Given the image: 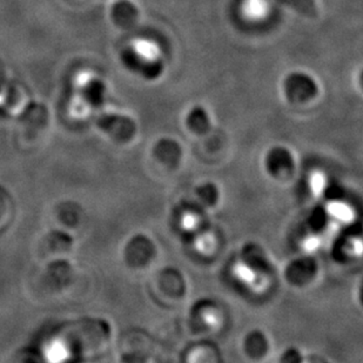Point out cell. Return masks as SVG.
Returning <instances> with one entry per match:
<instances>
[{"label": "cell", "mask_w": 363, "mask_h": 363, "mask_svg": "<svg viewBox=\"0 0 363 363\" xmlns=\"http://www.w3.org/2000/svg\"><path fill=\"white\" fill-rule=\"evenodd\" d=\"M101 325L91 320H80L60 325L57 332L59 346L69 354L91 357L105 347V334Z\"/></svg>", "instance_id": "6da1fadb"}, {"label": "cell", "mask_w": 363, "mask_h": 363, "mask_svg": "<svg viewBox=\"0 0 363 363\" xmlns=\"http://www.w3.org/2000/svg\"><path fill=\"white\" fill-rule=\"evenodd\" d=\"M284 89L288 99L293 103H306L318 94V84L312 77L294 72L284 79Z\"/></svg>", "instance_id": "7a4b0ae2"}, {"label": "cell", "mask_w": 363, "mask_h": 363, "mask_svg": "<svg viewBox=\"0 0 363 363\" xmlns=\"http://www.w3.org/2000/svg\"><path fill=\"white\" fill-rule=\"evenodd\" d=\"M187 123L193 130L203 132L209 126L208 114L205 108L199 106L194 107L187 116Z\"/></svg>", "instance_id": "3957f363"}, {"label": "cell", "mask_w": 363, "mask_h": 363, "mask_svg": "<svg viewBox=\"0 0 363 363\" xmlns=\"http://www.w3.org/2000/svg\"><path fill=\"white\" fill-rule=\"evenodd\" d=\"M280 1L288 6L293 7L294 10L305 16L313 17L316 14L315 0H280Z\"/></svg>", "instance_id": "277c9868"}, {"label": "cell", "mask_w": 363, "mask_h": 363, "mask_svg": "<svg viewBox=\"0 0 363 363\" xmlns=\"http://www.w3.org/2000/svg\"><path fill=\"white\" fill-rule=\"evenodd\" d=\"M329 211L332 213V216H335L337 219L343 220V221H347L352 218L350 209L343 203H332V206L329 207Z\"/></svg>", "instance_id": "5b68a950"}, {"label": "cell", "mask_w": 363, "mask_h": 363, "mask_svg": "<svg viewBox=\"0 0 363 363\" xmlns=\"http://www.w3.org/2000/svg\"><path fill=\"white\" fill-rule=\"evenodd\" d=\"M235 274L238 275V278L240 279V281L246 282V284L254 281L253 272L245 264H238L235 267Z\"/></svg>", "instance_id": "8992f818"}, {"label": "cell", "mask_w": 363, "mask_h": 363, "mask_svg": "<svg viewBox=\"0 0 363 363\" xmlns=\"http://www.w3.org/2000/svg\"><path fill=\"white\" fill-rule=\"evenodd\" d=\"M0 103H1V96H0Z\"/></svg>", "instance_id": "52a82bcc"}]
</instances>
